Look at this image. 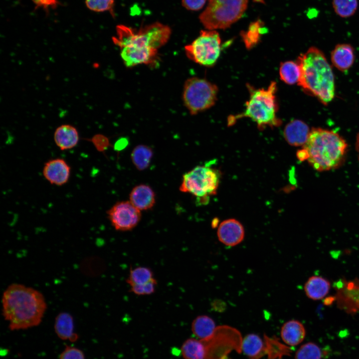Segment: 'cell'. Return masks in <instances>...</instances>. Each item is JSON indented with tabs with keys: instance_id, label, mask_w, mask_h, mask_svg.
<instances>
[{
	"instance_id": "obj_1",
	"label": "cell",
	"mask_w": 359,
	"mask_h": 359,
	"mask_svg": "<svg viewBox=\"0 0 359 359\" xmlns=\"http://www.w3.org/2000/svg\"><path fill=\"white\" fill-rule=\"evenodd\" d=\"M171 34L167 25L155 22L139 30L124 25L116 27L114 43L120 48L121 57L125 66L132 67L139 64L156 62L158 49L165 44Z\"/></svg>"
},
{
	"instance_id": "obj_2",
	"label": "cell",
	"mask_w": 359,
	"mask_h": 359,
	"mask_svg": "<svg viewBox=\"0 0 359 359\" xmlns=\"http://www.w3.org/2000/svg\"><path fill=\"white\" fill-rule=\"evenodd\" d=\"M2 313L11 330L27 329L41 322L47 308L43 294L24 285L13 283L4 290Z\"/></svg>"
},
{
	"instance_id": "obj_3",
	"label": "cell",
	"mask_w": 359,
	"mask_h": 359,
	"mask_svg": "<svg viewBox=\"0 0 359 359\" xmlns=\"http://www.w3.org/2000/svg\"><path fill=\"white\" fill-rule=\"evenodd\" d=\"M297 62L300 68L298 85L323 104L331 102L335 94V78L332 68L322 51L311 47L298 57Z\"/></svg>"
},
{
	"instance_id": "obj_4",
	"label": "cell",
	"mask_w": 359,
	"mask_h": 359,
	"mask_svg": "<svg viewBox=\"0 0 359 359\" xmlns=\"http://www.w3.org/2000/svg\"><path fill=\"white\" fill-rule=\"evenodd\" d=\"M347 147L345 140L337 133L314 128L297 156L299 160H307L317 171H328L342 163Z\"/></svg>"
},
{
	"instance_id": "obj_5",
	"label": "cell",
	"mask_w": 359,
	"mask_h": 359,
	"mask_svg": "<svg viewBox=\"0 0 359 359\" xmlns=\"http://www.w3.org/2000/svg\"><path fill=\"white\" fill-rule=\"evenodd\" d=\"M250 93L243 112L228 118L231 125L239 119L247 117L254 121L259 127L277 126L281 120L277 117L278 105L276 99V83L271 82L267 89H254L248 85Z\"/></svg>"
},
{
	"instance_id": "obj_6",
	"label": "cell",
	"mask_w": 359,
	"mask_h": 359,
	"mask_svg": "<svg viewBox=\"0 0 359 359\" xmlns=\"http://www.w3.org/2000/svg\"><path fill=\"white\" fill-rule=\"evenodd\" d=\"M197 359H226L232 351L242 352V338L236 329L222 325L216 327L213 334L204 339H199Z\"/></svg>"
},
{
	"instance_id": "obj_7",
	"label": "cell",
	"mask_w": 359,
	"mask_h": 359,
	"mask_svg": "<svg viewBox=\"0 0 359 359\" xmlns=\"http://www.w3.org/2000/svg\"><path fill=\"white\" fill-rule=\"evenodd\" d=\"M248 0H210L199 16L200 22L208 30L225 29L242 16Z\"/></svg>"
},
{
	"instance_id": "obj_8",
	"label": "cell",
	"mask_w": 359,
	"mask_h": 359,
	"mask_svg": "<svg viewBox=\"0 0 359 359\" xmlns=\"http://www.w3.org/2000/svg\"><path fill=\"white\" fill-rule=\"evenodd\" d=\"M217 87L203 78L191 77L184 82L182 100L191 115H196L213 106L217 99Z\"/></svg>"
},
{
	"instance_id": "obj_9",
	"label": "cell",
	"mask_w": 359,
	"mask_h": 359,
	"mask_svg": "<svg viewBox=\"0 0 359 359\" xmlns=\"http://www.w3.org/2000/svg\"><path fill=\"white\" fill-rule=\"evenodd\" d=\"M219 182V175L216 170L199 166L184 174L180 190L192 194L200 199V202L215 193Z\"/></svg>"
},
{
	"instance_id": "obj_10",
	"label": "cell",
	"mask_w": 359,
	"mask_h": 359,
	"mask_svg": "<svg viewBox=\"0 0 359 359\" xmlns=\"http://www.w3.org/2000/svg\"><path fill=\"white\" fill-rule=\"evenodd\" d=\"M187 57L199 65L211 67L217 61L221 51V39L215 30H201L199 35L184 47Z\"/></svg>"
},
{
	"instance_id": "obj_11",
	"label": "cell",
	"mask_w": 359,
	"mask_h": 359,
	"mask_svg": "<svg viewBox=\"0 0 359 359\" xmlns=\"http://www.w3.org/2000/svg\"><path fill=\"white\" fill-rule=\"evenodd\" d=\"M242 351L247 359H260L267 356V359H281L284 356H289L291 348L281 343L276 337L264 335L262 339L258 335L250 334L242 340Z\"/></svg>"
},
{
	"instance_id": "obj_12",
	"label": "cell",
	"mask_w": 359,
	"mask_h": 359,
	"mask_svg": "<svg viewBox=\"0 0 359 359\" xmlns=\"http://www.w3.org/2000/svg\"><path fill=\"white\" fill-rule=\"evenodd\" d=\"M108 219L117 230L128 231L135 227L141 217V211L129 201H119L107 212Z\"/></svg>"
},
{
	"instance_id": "obj_13",
	"label": "cell",
	"mask_w": 359,
	"mask_h": 359,
	"mask_svg": "<svg viewBox=\"0 0 359 359\" xmlns=\"http://www.w3.org/2000/svg\"><path fill=\"white\" fill-rule=\"evenodd\" d=\"M335 296L338 307L349 314L359 312V279L347 281L341 279L335 283Z\"/></svg>"
},
{
	"instance_id": "obj_14",
	"label": "cell",
	"mask_w": 359,
	"mask_h": 359,
	"mask_svg": "<svg viewBox=\"0 0 359 359\" xmlns=\"http://www.w3.org/2000/svg\"><path fill=\"white\" fill-rule=\"evenodd\" d=\"M42 174L50 184L61 186L68 181L71 167L63 159H52L44 163Z\"/></svg>"
},
{
	"instance_id": "obj_15",
	"label": "cell",
	"mask_w": 359,
	"mask_h": 359,
	"mask_svg": "<svg viewBox=\"0 0 359 359\" xmlns=\"http://www.w3.org/2000/svg\"><path fill=\"white\" fill-rule=\"evenodd\" d=\"M219 241L227 246H234L241 243L244 237L242 225L234 219H226L219 225L217 231Z\"/></svg>"
},
{
	"instance_id": "obj_16",
	"label": "cell",
	"mask_w": 359,
	"mask_h": 359,
	"mask_svg": "<svg viewBox=\"0 0 359 359\" xmlns=\"http://www.w3.org/2000/svg\"><path fill=\"white\" fill-rule=\"evenodd\" d=\"M54 141L61 151L73 149L79 141L77 129L70 124H62L58 127L54 133Z\"/></svg>"
},
{
	"instance_id": "obj_17",
	"label": "cell",
	"mask_w": 359,
	"mask_h": 359,
	"mask_svg": "<svg viewBox=\"0 0 359 359\" xmlns=\"http://www.w3.org/2000/svg\"><path fill=\"white\" fill-rule=\"evenodd\" d=\"M310 132L309 128L305 123L300 120H294L286 126L284 135L287 142L291 145L304 146Z\"/></svg>"
},
{
	"instance_id": "obj_18",
	"label": "cell",
	"mask_w": 359,
	"mask_h": 359,
	"mask_svg": "<svg viewBox=\"0 0 359 359\" xmlns=\"http://www.w3.org/2000/svg\"><path fill=\"white\" fill-rule=\"evenodd\" d=\"M331 58L332 64L336 68L341 71H346L350 69L354 63V48L349 44H338L332 51Z\"/></svg>"
},
{
	"instance_id": "obj_19",
	"label": "cell",
	"mask_w": 359,
	"mask_h": 359,
	"mask_svg": "<svg viewBox=\"0 0 359 359\" xmlns=\"http://www.w3.org/2000/svg\"><path fill=\"white\" fill-rule=\"evenodd\" d=\"M130 201L141 210L151 208L155 202V194L152 188L146 184H139L132 190Z\"/></svg>"
},
{
	"instance_id": "obj_20",
	"label": "cell",
	"mask_w": 359,
	"mask_h": 359,
	"mask_svg": "<svg viewBox=\"0 0 359 359\" xmlns=\"http://www.w3.org/2000/svg\"><path fill=\"white\" fill-rule=\"evenodd\" d=\"M305 335L304 326L297 320H292L286 322L281 330L283 341L290 346L299 345L303 341Z\"/></svg>"
},
{
	"instance_id": "obj_21",
	"label": "cell",
	"mask_w": 359,
	"mask_h": 359,
	"mask_svg": "<svg viewBox=\"0 0 359 359\" xmlns=\"http://www.w3.org/2000/svg\"><path fill=\"white\" fill-rule=\"evenodd\" d=\"M330 283L325 278L317 276L310 277L304 285L306 296L313 300L324 298L329 293Z\"/></svg>"
},
{
	"instance_id": "obj_22",
	"label": "cell",
	"mask_w": 359,
	"mask_h": 359,
	"mask_svg": "<svg viewBox=\"0 0 359 359\" xmlns=\"http://www.w3.org/2000/svg\"><path fill=\"white\" fill-rule=\"evenodd\" d=\"M54 329L58 337L63 340L74 342L78 336L74 332V322L72 316L66 312H61L55 318Z\"/></svg>"
},
{
	"instance_id": "obj_23",
	"label": "cell",
	"mask_w": 359,
	"mask_h": 359,
	"mask_svg": "<svg viewBox=\"0 0 359 359\" xmlns=\"http://www.w3.org/2000/svg\"><path fill=\"white\" fill-rule=\"evenodd\" d=\"M216 327L213 320L206 315L197 316L191 324L192 332L198 339L210 336Z\"/></svg>"
},
{
	"instance_id": "obj_24",
	"label": "cell",
	"mask_w": 359,
	"mask_h": 359,
	"mask_svg": "<svg viewBox=\"0 0 359 359\" xmlns=\"http://www.w3.org/2000/svg\"><path fill=\"white\" fill-rule=\"evenodd\" d=\"M153 156V152L150 147L140 145L133 150L131 159L136 168L140 171H143L149 167Z\"/></svg>"
},
{
	"instance_id": "obj_25",
	"label": "cell",
	"mask_w": 359,
	"mask_h": 359,
	"mask_svg": "<svg viewBox=\"0 0 359 359\" xmlns=\"http://www.w3.org/2000/svg\"><path fill=\"white\" fill-rule=\"evenodd\" d=\"M281 79L288 84L298 83L300 77V68L298 63L288 61L281 64L279 69Z\"/></svg>"
},
{
	"instance_id": "obj_26",
	"label": "cell",
	"mask_w": 359,
	"mask_h": 359,
	"mask_svg": "<svg viewBox=\"0 0 359 359\" xmlns=\"http://www.w3.org/2000/svg\"><path fill=\"white\" fill-rule=\"evenodd\" d=\"M154 278L153 273L150 268L139 266L130 269L127 282L131 287L145 284Z\"/></svg>"
},
{
	"instance_id": "obj_27",
	"label": "cell",
	"mask_w": 359,
	"mask_h": 359,
	"mask_svg": "<svg viewBox=\"0 0 359 359\" xmlns=\"http://www.w3.org/2000/svg\"><path fill=\"white\" fill-rule=\"evenodd\" d=\"M332 5L335 13L343 18L353 16L358 7V0H333Z\"/></svg>"
},
{
	"instance_id": "obj_28",
	"label": "cell",
	"mask_w": 359,
	"mask_h": 359,
	"mask_svg": "<svg viewBox=\"0 0 359 359\" xmlns=\"http://www.w3.org/2000/svg\"><path fill=\"white\" fill-rule=\"evenodd\" d=\"M323 353L320 347L313 343H308L301 346L297 351L295 359H321Z\"/></svg>"
},
{
	"instance_id": "obj_29",
	"label": "cell",
	"mask_w": 359,
	"mask_h": 359,
	"mask_svg": "<svg viewBox=\"0 0 359 359\" xmlns=\"http://www.w3.org/2000/svg\"><path fill=\"white\" fill-rule=\"evenodd\" d=\"M87 7L96 12L109 11L114 16V0H85Z\"/></svg>"
},
{
	"instance_id": "obj_30",
	"label": "cell",
	"mask_w": 359,
	"mask_h": 359,
	"mask_svg": "<svg viewBox=\"0 0 359 359\" xmlns=\"http://www.w3.org/2000/svg\"><path fill=\"white\" fill-rule=\"evenodd\" d=\"M260 24V21L252 23L247 32L243 34V40L247 47H252L259 39L261 29Z\"/></svg>"
},
{
	"instance_id": "obj_31",
	"label": "cell",
	"mask_w": 359,
	"mask_h": 359,
	"mask_svg": "<svg viewBox=\"0 0 359 359\" xmlns=\"http://www.w3.org/2000/svg\"><path fill=\"white\" fill-rule=\"evenodd\" d=\"M157 284V281L154 278L145 284L131 286V291L137 295H150L155 291Z\"/></svg>"
},
{
	"instance_id": "obj_32",
	"label": "cell",
	"mask_w": 359,
	"mask_h": 359,
	"mask_svg": "<svg viewBox=\"0 0 359 359\" xmlns=\"http://www.w3.org/2000/svg\"><path fill=\"white\" fill-rule=\"evenodd\" d=\"M94 146L97 151L100 152L105 151L110 145L108 138L102 134H96L88 139Z\"/></svg>"
},
{
	"instance_id": "obj_33",
	"label": "cell",
	"mask_w": 359,
	"mask_h": 359,
	"mask_svg": "<svg viewBox=\"0 0 359 359\" xmlns=\"http://www.w3.org/2000/svg\"><path fill=\"white\" fill-rule=\"evenodd\" d=\"M60 359H85L83 352L79 349L67 346L60 355Z\"/></svg>"
},
{
	"instance_id": "obj_34",
	"label": "cell",
	"mask_w": 359,
	"mask_h": 359,
	"mask_svg": "<svg viewBox=\"0 0 359 359\" xmlns=\"http://www.w3.org/2000/svg\"><path fill=\"white\" fill-rule=\"evenodd\" d=\"M205 1L206 0H182V4L188 10H198L203 6Z\"/></svg>"
},
{
	"instance_id": "obj_35",
	"label": "cell",
	"mask_w": 359,
	"mask_h": 359,
	"mask_svg": "<svg viewBox=\"0 0 359 359\" xmlns=\"http://www.w3.org/2000/svg\"><path fill=\"white\" fill-rule=\"evenodd\" d=\"M35 4V8L38 7L48 9L49 7H55L59 4L58 0H31Z\"/></svg>"
},
{
	"instance_id": "obj_36",
	"label": "cell",
	"mask_w": 359,
	"mask_h": 359,
	"mask_svg": "<svg viewBox=\"0 0 359 359\" xmlns=\"http://www.w3.org/2000/svg\"><path fill=\"white\" fill-rule=\"evenodd\" d=\"M127 144V142L126 141L120 140L116 143L115 148L116 150H121L124 148Z\"/></svg>"
},
{
	"instance_id": "obj_37",
	"label": "cell",
	"mask_w": 359,
	"mask_h": 359,
	"mask_svg": "<svg viewBox=\"0 0 359 359\" xmlns=\"http://www.w3.org/2000/svg\"><path fill=\"white\" fill-rule=\"evenodd\" d=\"M334 301H335V297H330L325 300V304L327 305H329L332 304Z\"/></svg>"
},
{
	"instance_id": "obj_38",
	"label": "cell",
	"mask_w": 359,
	"mask_h": 359,
	"mask_svg": "<svg viewBox=\"0 0 359 359\" xmlns=\"http://www.w3.org/2000/svg\"><path fill=\"white\" fill-rule=\"evenodd\" d=\"M253 0L255 2H258L262 3H264V0Z\"/></svg>"
}]
</instances>
